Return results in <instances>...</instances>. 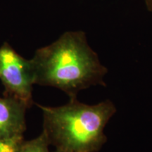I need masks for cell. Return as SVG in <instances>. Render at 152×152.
I'll return each instance as SVG.
<instances>
[{"label": "cell", "mask_w": 152, "mask_h": 152, "mask_svg": "<svg viewBox=\"0 0 152 152\" xmlns=\"http://www.w3.org/2000/svg\"><path fill=\"white\" fill-rule=\"evenodd\" d=\"M34 83L63 91L70 99L92 86L105 87L107 68L87 42L82 32H67L38 49L31 59Z\"/></svg>", "instance_id": "obj_1"}, {"label": "cell", "mask_w": 152, "mask_h": 152, "mask_svg": "<svg viewBox=\"0 0 152 152\" xmlns=\"http://www.w3.org/2000/svg\"><path fill=\"white\" fill-rule=\"evenodd\" d=\"M23 141V136L0 139V152H18Z\"/></svg>", "instance_id": "obj_6"}, {"label": "cell", "mask_w": 152, "mask_h": 152, "mask_svg": "<svg viewBox=\"0 0 152 152\" xmlns=\"http://www.w3.org/2000/svg\"><path fill=\"white\" fill-rule=\"evenodd\" d=\"M52 152H67V151H62V150H59V149H56L55 151H52Z\"/></svg>", "instance_id": "obj_7"}, {"label": "cell", "mask_w": 152, "mask_h": 152, "mask_svg": "<svg viewBox=\"0 0 152 152\" xmlns=\"http://www.w3.org/2000/svg\"><path fill=\"white\" fill-rule=\"evenodd\" d=\"M0 80L7 95L31 105L35 83L30 61L19 55L7 42L0 47Z\"/></svg>", "instance_id": "obj_3"}, {"label": "cell", "mask_w": 152, "mask_h": 152, "mask_svg": "<svg viewBox=\"0 0 152 152\" xmlns=\"http://www.w3.org/2000/svg\"><path fill=\"white\" fill-rule=\"evenodd\" d=\"M50 145L48 138L45 132H42L39 136L29 141H23L18 152H50Z\"/></svg>", "instance_id": "obj_5"}, {"label": "cell", "mask_w": 152, "mask_h": 152, "mask_svg": "<svg viewBox=\"0 0 152 152\" xmlns=\"http://www.w3.org/2000/svg\"><path fill=\"white\" fill-rule=\"evenodd\" d=\"M43 115V132L50 145L67 152H98L106 142L104 128L116 112L111 100L94 105L70 99L61 106L37 104Z\"/></svg>", "instance_id": "obj_2"}, {"label": "cell", "mask_w": 152, "mask_h": 152, "mask_svg": "<svg viewBox=\"0 0 152 152\" xmlns=\"http://www.w3.org/2000/svg\"><path fill=\"white\" fill-rule=\"evenodd\" d=\"M28 107L26 103L14 96L0 97V139L23 136Z\"/></svg>", "instance_id": "obj_4"}]
</instances>
